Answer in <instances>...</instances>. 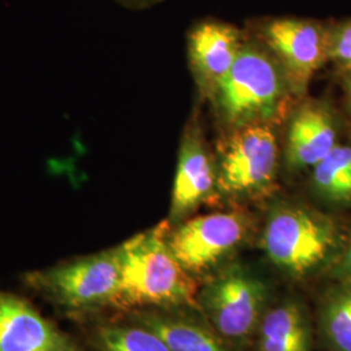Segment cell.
<instances>
[{"instance_id":"1","label":"cell","mask_w":351,"mask_h":351,"mask_svg":"<svg viewBox=\"0 0 351 351\" xmlns=\"http://www.w3.org/2000/svg\"><path fill=\"white\" fill-rule=\"evenodd\" d=\"M114 250L120 268L114 304L168 306L193 301L194 281L171 250L164 224L128 239Z\"/></svg>"},{"instance_id":"2","label":"cell","mask_w":351,"mask_h":351,"mask_svg":"<svg viewBox=\"0 0 351 351\" xmlns=\"http://www.w3.org/2000/svg\"><path fill=\"white\" fill-rule=\"evenodd\" d=\"M215 91L230 124L250 125L280 111L285 80L267 52L243 43L233 66Z\"/></svg>"},{"instance_id":"3","label":"cell","mask_w":351,"mask_h":351,"mask_svg":"<svg viewBox=\"0 0 351 351\" xmlns=\"http://www.w3.org/2000/svg\"><path fill=\"white\" fill-rule=\"evenodd\" d=\"M336 239V228L323 215L298 206H282L267 220L263 247L277 267L290 275L304 276L326 262Z\"/></svg>"},{"instance_id":"4","label":"cell","mask_w":351,"mask_h":351,"mask_svg":"<svg viewBox=\"0 0 351 351\" xmlns=\"http://www.w3.org/2000/svg\"><path fill=\"white\" fill-rule=\"evenodd\" d=\"M258 33L285 68L288 84L302 93L329 56V32L316 21L277 17L261 21Z\"/></svg>"},{"instance_id":"5","label":"cell","mask_w":351,"mask_h":351,"mask_svg":"<svg viewBox=\"0 0 351 351\" xmlns=\"http://www.w3.org/2000/svg\"><path fill=\"white\" fill-rule=\"evenodd\" d=\"M265 298V288L239 267L228 268L202 291L203 310L216 330L228 339H243L255 328Z\"/></svg>"},{"instance_id":"6","label":"cell","mask_w":351,"mask_h":351,"mask_svg":"<svg viewBox=\"0 0 351 351\" xmlns=\"http://www.w3.org/2000/svg\"><path fill=\"white\" fill-rule=\"evenodd\" d=\"M38 285L71 308L112 303L120 282L116 250L55 267L34 277Z\"/></svg>"},{"instance_id":"7","label":"cell","mask_w":351,"mask_h":351,"mask_svg":"<svg viewBox=\"0 0 351 351\" xmlns=\"http://www.w3.org/2000/svg\"><path fill=\"white\" fill-rule=\"evenodd\" d=\"M277 156L276 137L269 126H241L223 151L219 184L232 194L262 190L276 175Z\"/></svg>"},{"instance_id":"8","label":"cell","mask_w":351,"mask_h":351,"mask_svg":"<svg viewBox=\"0 0 351 351\" xmlns=\"http://www.w3.org/2000/svg\"><path fill=\"white\" fill-rule=\"evenodd\" d=\"M246 229V220L239 213L203 215L176 229L168 237V245L188 272H199L236 249Z\"/></svg>"},{"instance_id":"9","label":"cell","mask_w":351,"mask_h":351,"mask_svg":"<svg viewBox=\"0 0 351 351\" xmlns=\"http://www.w3.org/2000/svg\"><path fill=\"white\" fill-rule=\"evenodd\" d=\"M0 351H81L21 298L0 293Z\"/></svg>"},{"instance_id":"10","label":"cell","mask_w":351,"mask_h":351,"mask_svg":"<svg viewBox=\"0 0 351 351\" xmlns=\"http://www.w3.org/2000/svg\"><path fill=\"white\" fill-rule=\"evenodd\" d=\"M243 46L236 26L206 20L189 34V53L202 82L213 90L224 80Z\"/></svg>"},{"instance_id":"11","label":"cell","mask_w":351,"mask_h":351,"mask_svg":"<svg viewBox=\"0 0 351 351\" xmlns=\"http://www.w3.org/2000/svg\"><path fill=\"white\" fill-rule=\"evenodd\" d=\"M216 181L213 163L195 136L184 139L172 191L171 217L178 220L195 208L213 191Z\"/></svg>"},{"instance_id":"12","label":"cell","mask_w":351,"mask_h":351,"mask_svg":"<svg viewBox=\"0 0 351 351\" xmlns=\"http://www.w3.org/2000/svg\"><path fill=\"white\" fill-rule=\"evenodd\" d=\"M337 130L324 107L308 104L294 116L288 134V162L307 168L322 162L337 145Z\"/></svg>"},{"instance_id":"13","label":"cell","mask_w":351,"mask_h":351,"mask_svg":"<svg viewBox=\"0 0 351 351\" xmlns=\"http://www.w3.org/2000/svg\"><path fill=\"white\" fill-rule=\"evenodd\" d=\"M308 329L294 303L277 306L264 316L259 351H308Z\"/></svg>"},{"instance_id":"14","label":"cell","mask_w":351,"mask_h":351,"mask_svg":"<svg viewBox=\"0 0 351 351\" xmlns=\"http://www.w3.org/2000/svg\"><path fill=\"white\" fill-rule=\"evenodd\" d=\"M139 326L159 336L169 351H226L213 332L195 323L159 314H143Z\"/></svg>"},{"instance_id":"15","label":"cell","mask_w":351,"mask_h":351,"mask_svg":"<svg viewBox=\"0 0 351 351\" xmlns=\"http://www.w3.org/2000/svg\"><path fill=\"white\" fill-rule=\"evenodd\" d=\"M315 188L333 202L351 201V146L336 145L314 167Z\"/></svg>"},{"instance_id":"16","label":"cell","mask_w":351,"mask_h":351,"mask_svg":"<svg viewBox=\"0 0 351 351\" xmlns=\"http://www.w3.org/2000/svg\"><path fill=\"white\" fill-rule=\"evenodd\" d=\"M103 351H169L159 336L146 326H106L99 332Z\"/></svg>"},{"instance_id":"17","label":"cell","mask_w":351,"mask_h":351,"mask_svg":"<svg viewBox=\"0 0 351 351\" xmlns=\"http://www.w3.org/2000/svg\"><path fill=\"white\" fill-rule=\"evenodd\" d=\"M326 332L339 351H351V287L336 291L324 310Z\"/></svg>"},{"instance_id":"18","label":"cell","mask_w":351,"mask_h":351,"mask_svg":"<svg viewBox=\"0 0 351 351\" xmlns=\"http://www.w3.org/2000/svg\"><path fill=\"white\" fill-rule=\"evenodd\" d=\"M329 56L351 69V21L329 32Z\"/></svg>"},{"instance_id":"19","label":"cell","mask_w":351,"mask_h":351,"mask_svg":"<svg viewBox=\"0 0 351 351\" xmlns=\"http://www.w3.org/2000/svg\"><path fill=\"white\" fill-rule=\"evenodd\" d=\"M120 4L125 5L128 8H133V10H141V8H146L156 4L159 0H116Z\"/></svg>"},{"instance_id":"20","label":"cell","mask_w":351,"mask_h":351,"mask_svg":"<svg viewBox=\"0 0 351 351\" xmlns=\"http://www.w3.org/2000/svg\"><path fill=\"white\" fill-rule=\"evenodd\" d=\"M341 269L346 276L351 277V237L346 252H345V256H343V261H342Z\"/></svg>"},{"instance_id":"21","label":"cell","mask_w":351,"mask_h":351,"mask_svg":"<svg viewBox=\"0 0 351 351\" xmlns=\"http://www.w3.org/2000/svg\"><path fill=\"white\" fill-rule=\"evenodd\" d=\"M349 94H350V101H351V77H350V81H349Z\"/></svg>"}]
</instances>
